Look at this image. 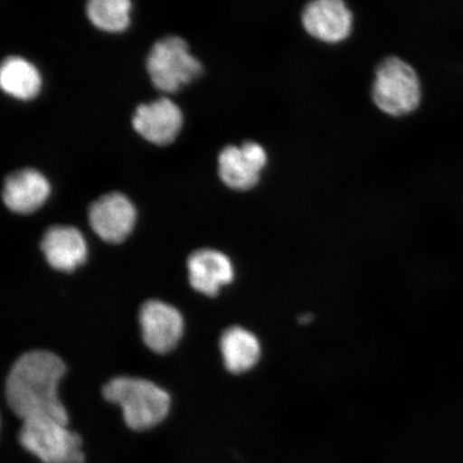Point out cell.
<instances>
[{"instance_id": "5", "label": "cell", "mask_w": 463, "mask_h": 463, "mask_svg": "<svg viewBox=\"0 0 463 463\" xmlns=\"http://www.w3.org/2000/svg\"><path fill=\"white\" fill-rule=\"evenodd\" d=\"M53 420L23 421L19 441L43 463H84L82 439Z\"/></svg>"}, {"instance_id": "6", "label": "cell", "mask_w": 463, "mask_h": 463, "mask_svg": "<svg viewBox=\"0 0 463 463\" xmlns=\"http://www.w3.org/2000/svg\"><path fill=\"white\" fill-rule=\"evenodd\" d=\"M268 160V153L257 142L248 141L241 146L229 145L218 156L220 179L231 189L250 190L257 186Z\"/></svg>"}, {"instance_id": "7", "label": "cell", "mask_w": 463, "mask_h": 463, "mask_svg": "<svg viewBox=\"0 0 463 463\" xmlns=\"http://www.w3.org/2000/svg\"><path fill=\"white\" fill-rule=\"evenodd\" d=\"M92 230L104 241L119 244L131 234L137 222V210L126 195L111 193L100 196L90 207Z\"/></svg>"}, {"instance_id": "3", "label": "cell", "mask_w": 463, "mask_h": 463, "mask_svg": "<svg viewBox=\"0 0 463 463\" xmlns=\"http://www.w3.org/2000/svg\"><path fill=\"white\" fill-rule=\"evenodd\" d=\"M421 98L420 82L412 66L402 58H386L376 69L373 99L382 112L403 116L415 111Z\"/></svg>"}, {"instance_id": "4", "label": "cell", "mask_w": 463, "mask_h": 463, "mask_svg": "<svg viewBox=\"0 0 463 463\" xmlns=\"http://www.w3.org/2000/svg\"><path fill=\"white\" fill-rule=\"evenodd\" d=\"M146 67L154 85L165 92L182 90L203 72L201 62L191 55L188 43L177 36L158 40L149 52Z\"/></svg>"}, {"instance_id": "12", "label": "cell", "mask_w": 463, "mask_h": 463, "mask_svg": "<svg viewBox=\"0 0 463 463\" xmlns=\"http://www.w3.org/2000/svg\"><path fill=\"white\" fill-rule=\"evenodd\" d=\"M51 194V184L42 172L22 169L5 179L3 200L11 212L28 215L44 205Z\"/></svg>"}, {"instance_id": "8", "label": "cell", "mask_w": 463, "mask_h": 463, "mask_svg": "<svg viewBox=\"0 0 463 463\" xmlns=\"http://www.w3.org/2000/svg\"><path fill=\"white\" fill-rule=\"evenodd\" d=\"M144 344L150 350L165 354L175 349L184 332V318L173 306L157 299L148 300L138 315Z\"/></svg>"}, {"instance_id": "13", "label": "cell", "mask_w": 463, "mask_h": 463, "mask_svg": "<svg viewBox=\"0 0 463 463\" xmlns=\"http://www.w3.org/2000/svg\"><path fill=\"white\" fill-rule=\"evenodd\" d=\"M42 250L51 268L71 273L87 259L84 236L77 228L54 225L45 232Z\"/></svg>"}, {"instance_id": "9", "label": "cell", "mask_w": 463, "mask_h": 463, "mask_svg": "<svg viewBox=\"0 0 463 463\" xmlns=\"http://www.w3.org/2000/svg\"><path fill=\"white\" fill-rule=\"evenodd\" d=\"M182 109L169 98L141 104L132 118L133 128L149 143L165 146L178 137L182 130Z\"/></svg>"}, {"instance_id": "1", "label": "cell", "mask_w": 463, "mask_h": 463, "mask_svg": "<svg viewBox=\"0 0 463 463\" xmlns=\"http://www.w3.org/2000/svg\"><path fill=\"white\" fill-rule=\"evenodd\" d=\"M61 357L31 351L17 360L5 381V398L13 412L24 420H53L68 425L69 416L58 398V384L66 373Z\"/></svg>"}, {"instance_id": "16", "label": "cell", "mask_w": 463, "mask_h": 463, "mask_svg": "<svg viewBox=\"0 0 463 463\" xmlns=\"http://www.w3.org/2000/svg\"><path fill=\"white\" fill-rule=\"evenodd\" d=\"M132 5L128 0H91L86 13L97 28L108 33H120L130 25Z\"/></svg>"}, {"instance_id": "10", "label": "cell", "mask_w": 463, "mask_h": 463, "mask_svg": "<svg viewBox=\"0 0 463 463\" xmlns=\"http://www.w3.org/2000/svg\"><path fill=\"white\" fill-rule=\"evenodd\" d=\"M303 25L310 36L326 43H338L350 36L353 14L340 0H316L307 5Z\"/></svg>"}, {"instance_id": "14", "label": "cell", "mask_w": 463, "mask_h": 463, "mask_svg": "<svg viewBox=\"0 0 463 463\" xmlns=\"http://www.w3.org/2000/svg\"><path fill=\"white\" fill-rule=\"evenodd\" d=\"M225 369L233 374H244L256 368L262 358L263 347L258 335L242 326H231L219 341Z\"/></svg>"}, {"instance_id": "11", "label": "cell", "mask_w": 463, "mask_h": 463, "mask_svg": "<svg viewBox=\"0 0 463 463\" xmlns=\"http://www.w3.org/2000/svg\"><path fill=\"white\" fill-rule=\"evenodd\" d=\"M189 281L195 291L215 298L220 289L233 282L234 265L231 259L215 249L204 248L188 258Z\"/></svg>"}, {"instance_id": "15", "label": "cell", "mask_w": 463, "mask_h": 463, "mask_svg": "<svg viewBox=\"0 0 463 463\" xmlns=\"http://www.w3.org/2000/svg\"><path fill=\"white\" fill-rule=\"evenodd\" d=\"M0 85L5 94L22 101L34 99L43 87V78L36 66L25 58L9 56L0 68Z\"/></svg>"}, {"instance_id": "2", "label": "cell", "mask_w": 463, "mask_h": 463, "mask_svg": "<svg viewBox=\"0 0 463 463\" xmlns=\"http://www.w3.org/2000/svg\"><path fill=\"white\" fill-rule=\"evenodd\" d=\"M103 396L119 405L126 425L135 431L152 430L170 412L169 393L144 379L118 376L104 385Z\"/></svg>"}]
</instances>
